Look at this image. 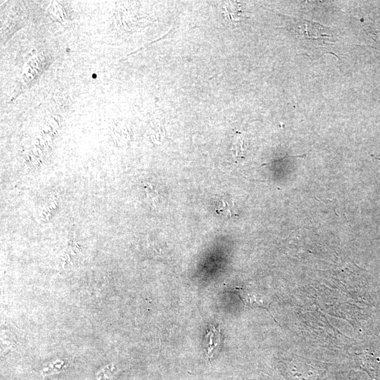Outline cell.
Instances as JSON below:
<instances>
[{
  "mask_svg": "<svg viewBox=\"0 0 380 380\" xmlns=\"http://www.w3.org/2000/svg\"><path fill=\"white\" fill-rule=\"evenodd\" d=\"M283 372L287 380H326L328 376L321 364L300 357L286 360Z\"/></svg>",
  "mask_w": 380,
  "mask_h": 380,
  "instance_id": "cell-1",
  "label": "cell"
},
{
  "mask_svg": "<svg viewBox=\"0 0 380 380\" xmlns=\"http://www.w3.org/2000/svg\"><path fill=\"white\" fill-rule=\"evenodd\" d=\"M221 343L220 329L213 325L207 330L203 342V349L207 358L210 360L217 353Z\"/></svg>",
  "mask_w": 380,
  "mask_h": 380,
  "instance_id": "cell-2",
  "label": "cell"
},
{
  "mask_svg": "<svg viewBox=\"0 0 380 380\" xmlns=\"http://www.w3.org/2000/svg\"><path fill=\"white\" fill-rule=\"evenodd\" d=\"M243 304L250 307H260L267 308L269 302L259 292L248 291L242 287L236 289Z\"/></svg>",
  "mask_w": 380,
  "mask_h": 380,
  "instance_id": "cell-3",
  "label": "cell"
}]
</instances>
